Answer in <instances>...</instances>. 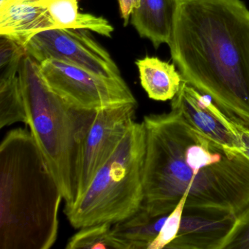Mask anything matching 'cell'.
<instances>
[{"label":"cell","mask_w":249,"mask_h":249,"mask_svg":"<svg viewBox=\"0 0 249 249\" xmlns=\"http://www.w3.org/2000/svg\"><path fill=\"white\" fill-rule=\"evenodd\" d=\"M169 42L183 80L249 129V9L242 0H173Z\"/></svg>","instance_id":"obj_2"},{"label":"cell","mask_w":249,"mask_h":249,"mask_svg":"<svg viewBox=\"0 0 249 249\" xmlns=\"http://www.w3.org/2000/svg\"><path fill=\"white\" fill-rule=\"evenodd\" d=\"M173 12V0H140L131 15V24L141 37L148 39L158 49L169 44Z\"/></svg>","instance_id":"obj_12"},{"label":"cell","mask_w":249,"mask_h":249,"mask_svg":"<svg viewBox=\"0 0 249 249\" xmlns=\"http://www.w3.org/2000/svg\"><path fill=\"white\" fill-rule=\"evenodd\" d=\"M66 249H127L113 231V224L102 223L80 229L68 240Z\"/></svg>","instance_id":"obj_17"},{"label":"cell","mask_w":249,"mask_h":249,"mask_svg":"<svg viewBox=\"0 0 249 249\" xmlns=\"http://www.w3.org/2000/svg\"><path fill=\"white\" fill-rule=\"evenodd\" d=\"M171 110L179 112L194 129L224 149L246 154L237 122L219 108L211 97L184 80L171 100Z\"/></svg>","instance_id":"obj_9"},{"label":"cell","mask_w":249,"mask_h":249,"mask_svg":"<svg viewBox=\"0 0 249 249\" xmlns=\"http://www.w3.org/2000/svg\"><path fill=\"white\" fill-rule=\"evenodd\" d=\"M141 86L149 98L157 101L172 100L180 90L183 78L174 63L158 57L145 56L135 62Z\"/></svg>","instance_id":"obj_13"},{"label":"cell","mask_w":249,"mask_h":249,"mask_svg":"<svg viewBox=\"0 0 249 249\" xmlns=\"http://www.w3.org/2000/svg\"><path fill=\"white\" fill-rule=\"evenodd\" d=\"M27 53L38 63L54 59L107 78H122L110 53L89 30L52 29L33 36L25 46Z\"/></svg>","instance_id":"obj_7"},{"label":"cell","mask_w":249,"mask_h":249,"mask_svg":"<svg viewBox=\"0 0 249 249\" xmlns=\"http://www.w3.org/2000/svg\"><path fill=\"white\" fill-rule=\"evenodd\" d=\"M237 127L240 130L242 139L244 142L245 148H246V154L249 157V129L240 124L237 123Z\"/></svg>","instance_id":"obj_22"},{"label":"cell","mask_w":249,"mask_h":249,"mask_svg":"<svg viewBox=\"0 0 249 249\" xmlns=\"http://www.w3.org/2000/svg\"><path fill=\"white\" fill-rule=\"evenodd\" d=\"M42 1H44V0H12V2H18L29 4H38L40 3V2H42Z\"/></svg>","instance_id":"obj_23"},{"label":"cell","mask_w":249,"mask_h":249,"mask_svg":"<svg viewBox=\"0 0 249 249\" xmlns=\"http://www.w3.org/2000/svg\"><path fill=\"white\" fill-rule=\"evenodd\" d=\"M236 215L184 208L177 237L166 249H221Z\"/></svg>","instance_id":"obj_10"},{"label":"cell","mask_w":249,"mask_h":249,"mask_svg":"<svg viewBox=\"0 0 249 249\" xmlns=\"http://www.w3.org/2000/svg\"><path fill=\"white\" fill-rule=\"evenodd\" d=\"M38 5L47 8L59 29L89 30L107 37H111L114 31L106 18L80 13L78 0H44Z\"/></svg>","instance_id":"obj_15"},{"label":"cell","mask_w":249,"mask_h":249,"mask_svg":"<svg viewBox=\"0 0 249 249\" xmlns=\"http://www.w3.org/2000/svg\"><path fill=\"white\" fill-rule=\"evenodd\" d=\"M137 106L126 103L97 110L81 148L77 199L87 191L97 172L119 146L134 122Z\"/></svg>","instance_id":"obj_8"},{"label":"cell","mask_w":249,"mask_h":249,"mask_svg":"<svg viewBox=\"0 0 249 249\" xmlns=\"http://www.w3.org/2000/svg\"><path fill=\"white\" fill-rule=\"evenodd\" d=\"M39 68L49 89L76 108L98 110L126 103L138 104L123 78H107L54 59L40 62Z\"/></svg>","instance_id":"obj_6"},{"label":"cell","mask_w":249,"mask_h":249,"mask_svg":"<svg viewBox=\"0 0 249 249\" xmlns=\"http://www.w3.org/2000/svg\"><path fill=\"white\" fill-rule=\"evenodd\" d=\"M27 126L54 176L65 206L77 199L78 168L83 142L97 110L72 107L45 83L39 63L28 53L18 68Z\"/></svg>","instance_id":"obj_4"},{"label":"cell","mask_w":249,"mask_h":249,"mask_svg":"<svg viewBox=\"0 0 249 249\" xmlns=\"http://www.w3.org/2000/svg\"><path fill=\"white\" fill-rule=\"evenodd\" d=\"M221 249H249V203L236 215Z\"/></svg>","instance_id":"obj_19"},{"label":"cell","mask_w":249,"mask_h":249,"mask_svg":"<svg viewBox=\"0 0 249 249\" xmlns=\"http://www.w3.org/2000/svg\"><path fill=\"white\" fill-rule=\"evenodd\" d=\"M145 135L134 121L108 161L85 192L64 213L75 229L102 223L115 224L130 216L144 200Z\"/></svg>","instance_id":"obj_5"},{"label":"cell","mask_w":249,"mask_h":249,"mask_svg":"<svg viewBox=\"0 0 249 249\" xmlns=\"http://www.w3.org/2000/svg\"><path fill=\"white\" fill-rule=\"evenodd\" d=\"M52 29L59 27L43 5L14 2L0 10V36L24 47L33 36Z\"/></svg>","instance_id":"obj_11"},{"label":"cell","mask_w":249,"mask_h":249,"mask_svg":"<svg viewBox=\"0 0 249 249\" xmlns=\"http://www.w3.org/2000/svg\"><path fill=\"white\" fill-rule=\"evenodd\" d=\"M187 196L185 195L179 201L177 206L167 215V219L157 238L151 243L148 249H166L177 237L180 229L183 211Z\"/></svg>","instance_id":"obj_18"},{"label":"cell","mask_w":249,"mask_h":249,"mask_svg":"<svg viewBox=\"0 0 249 249\" xmlns=\"http://www.w3.org/2000/svg\"><path fill=\"white\" fill-rule=\"evenodd\" d=\"M169 214L154 216L142 205L130 216L113 224V231L127 249H148L160 234Z\"/></svg>","instance_id":"obj_14"},{"label":"cell","mask_w":249,"mask_h":249,"mask_svg":"<svg viewBox=\"0 0 249 249\" xmlns=\"http://www.w3.org/2000/svg\"><path fill=\"white\" fill-rule=\"evenodd\" d=\"M0 68L20 62L27 53L25 47L8 37L0 36Z\"/></svg>","instance_id":"obj_20"},{"label":"cell","mask_w":249,"mask_h":249,"mask_svg":"<svg viewBox=\"0 0 249 249\" xmlns=\"http://www.w3.org/2000/svg\"><path fill=\"white\" fill-rule=\"evenodd\" d=\"M119 4L121 16L123 18L124 24L127 25L131 18L132 11L139 5L140 0H118Z\"/></svg>","instance_id":"obj_21"},{"label":"cell","mask_w":249,"mask_h":249,"mask_svg":"<svg viewBox=\"0 0 249 249\" xmlns=\"http://www.w3.org/2000/svg\"><path fill=\"white\" fill-rule=\"evenodd\" d=\"M60 188L30 130L0 143V249H49L59 231Z\"/></svg>","instance_id":"obj_3"},{"label":"cell","mask_w":249,"mask_h":249,"mask_svg":"<svg viewBox=\"0 0 249 249\" xmlns=\"http://www.w3.org/2000/svg\"><path fill=\"white\" fill-rule=\"evenodd\" d=\"M19 63L1 69L0 75V128L16 123L27 124V112L18 77Z\"/></svg>","instance_id":"obj_16"},{"label":"cell","mask_w":249,"mask_h":249,"mask_svg":"<svg viewBox=\"0 0 249 249\" xmlns=\"http://www.w3.org/2000/svg\"><path fill=\"white\" fill-rule=\"evenodd\" d=\"M144 200L167 215L185 195L186 209L237 215L249 203V157L224 149L194 129L179 112L145 116Z\"/></svg>","instance_id":"obj_1"}]
</instances>
